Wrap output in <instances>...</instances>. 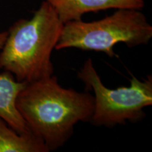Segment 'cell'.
Wrapping results in <instances>:
<instances>
[{
  "label": "cell",
  "instance_id": "obj_3",
  "mask_svg": "<svg viewBox=\"0 0 152 152\" xmlns=\"http://www.w3.org/2000/svg\"><path fill=\"white\" fill-rule=\"evenodd\" d=\"M151 38L152 26L141 10L119 9L98 20H72L64 23L55 49L96 51L112 58L117 56L113 49L117 44L124 43L132 48L147 45Z\"/></svg>",
  "mask_w": 152,
  "mask_h": 152
},
{
  "label": "cell",
  "instance_id": "obj_2",
  "mask_svg": "<svg viewBox=\"0 0 152 152\" xmlns=\"http://www.w3.org/2000/svg\"><path fill=\"white\" fill-rule=\"evenodd\" d=\"M63 26L52 6L42 1L31 18L19 19L9 28L0 52V68L19 82L51 77L54 74L51 55Z\"/></svg>",
  "mask_w": 152,
  "mask_h": 152
},
{
  "label": "cell",
  "instance_id": "obj_7",
  "mask_svg": "<svg viewBox=\"0 0 152 152\" xmlns=\"http://www.w3.org/2000/svg\"><path fill=\"white\" fill-rule=\"evenodd\" d=\"M0 152H49V149L33 132L18 133L0 117Z\"/></svg>",
  "mask_w": 152,
  "mask_h": 152
},
{
  "label": "cell",
  "instance_id": "obj_5",
  "mask_svg": "<svg viewBox=\"0 0 152 152\" xmlns=\"http://www.w3.org/2000/svg\"><path fill=\"white\" fill-rule=\"evenodd\" d=\"M49 4L65 23L82 20L85 14L109 9H131L142 10L145 0H42Z\"/></svg>",
  "mask_w": 152,
  "mask_h": 152
},
{
  "label": "cell",
  "instance_id": "obj_6",
  "mask_svg": "<svg viewBox=\"0 0 152 152\" xmlns=\"http://www.w3.org/2000/svg\"><path fill=\"white\" fill-rule=\"evenodd\" d=\"M27 83L16 80L9 71L0 73V117L20 134L31 132L16 106L17 96Z\"/></svg>",
  "mask_w": 152,
  "mask_h": 152
},
{
  "label": "cell",
  "instance_id": "obj_8",
  "mask_svg": "<svg viewBox=\"0 0 152 152\" xmlns=\"http://www.w3.org/2000/svg\"><path fill=\"white\" fill-rule=\"evenodd\" d=\"M7 36H8V31L0 32V50L2 49Z\"/></svg>",
  "mask_w": 152,
  "mask_h": 152
},
{
  "label": "cell",
  "instance_id": "obj_1",
  "mask_svg": "<svg viewBox=\"0 0 152 152\" xmlns=\"http://www.w3.org/2000/svg\"><path fill=\"white\" fill-rule=\"evenodd\" d=\"M16 106L30 132L43 140L49 151L59 149L79 122H90L94 96L61 86L56 76L28 83Z\"/></svg>",
  "mask_w": 152,
  "mask_h": 152
},
{
  "label": "cell",
  "instance_id": "obj_4",
  "mask_svg": "<svg viewBox=\"0 0 152 152\" xmlns=\"http://www.w3.org/2000/svg\"><path fill=\"white\" fill-rule=\"evenodd\" d=\"M86 90L94 92V109L90 123L95 126L112 128L135 123L145 117L144 109L152 105V76L139 80L132 75L129 87L107 88L101 80L92 60H86L77 73Z\"/></svg>",
  "mask_w": 152,
  "mask_h": 152
}]
</instances>
